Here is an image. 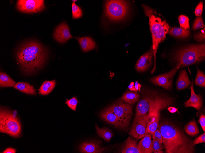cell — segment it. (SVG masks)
Wrapping results in <instances>:
<instances>
[{"instance_id": "cell-28", "label": "cell", "mask_w": 205, "mask_h": 153, "mask_svg": "<svg viewBox=\"0 0 205 153\" xmlns=\"http://www.w3.org/2000/svg\"><path fill=\"white\" fill-rule=\"evenodd\" d=\"M184 130L188 135L192 136L196 135L199 133L196 122L194 120L185 126Z\"/></svg>"}, {"instance_id": "cell-43", "label": "cell", "mask_w": 205, "mask_h": 153, "mask_svg": "<svg viewBox=\"0 0 205 153\" xmlns=\"http://www.w3.org/2000/svg\"><path fill=\"white\" fill-rule=\"evenodd\" d=\"M168 111L171 113H174L178 111V109L173 107H170L167 108Z\"/></svg>"}, {"instance_id": "cell-41", "label": "cell", "mask_w": 205, "mask_h": 153, "mask_svg": "<svg viewBox=\"0 0 205 153\" xmlns=\"http://www.w3.org/2000/svg\"><path fill=\"white\" fill-rule=\"evenodd\" d=\"M128 88L131 91L137 92V90H136L135 87L134 83V82H131L130 83V85L128 86Z\"/></svg>"}, {"instance_id": "cell-4", "label": "cell", "mask_w": 205, "mask_h": 153, "mask_svg": "<svg viewBox=\"0 0 205 153\" xmlns=\"http://www.w3.org/2000/svg\"><path fill=\"white\" fill-rule=\"evenodd\" d=\"M205 43L191 45L182 48L174 53L173 59L180 67H184L201 62L205 59Z\"/></svg>"}, {"instance_id": "cell-29", "label": "cell", "mask_w": 205, "mask_h": 153, "mask_svg": "<svg viewBox=\"0 0 205 153\" xmlns=\"http://www.w3.org/2000/svg\"><path fill=\"white\" fill-rule=\"evenodd\" d=\"M195 84L200 86L205 87V75L204 74L197 68V72L195 81Z\"/></svg>"}, {"instance_id": "cell-11", "label": "cell", "mask_w": 205, "mask_h": 153, "mask_svg": "<svg viewBox=\"0 0 205 153\" xmlns=\"http://www.w3.org/2000/svg\"><path fill=\"white\" fill-rule=\"evenodd\" d=\"M180 65L181 63H179L169 72L152 78L151 82L153 84L161 86L167 90L171 89L173 78L180 67Z\"/></svg>"}, {"instance_id": "cell-30", "label": "cell", "mask_w": 205, "mask_h": 153, "mask_svg": "<svg viewBox=\"0 0 205 153\" xmlns=\"http://www.w3.org/2000/svg\"><path fill=\"white\" fill-rule=\"evenodd\" d=\"M72 17L73 19H77L83 16V12L81 9L75 2L72 5Z\"/></svg>"}, {"instance_id": "cell-15", "label": "cell", "mask_w": 205, "mask_h": 153, "mask_svg": "<svg viewBox=\"0 0 205 153\" xmlns=\"http://www.w3.org/2000/svg\"><path fill=\"white\" fill-rule=\"evenodd\" d=\"M54 38L59 43H63L73 37L68 25L65 22L60 24L55 29L53 35Z\"/></svg>"}, {"instance_id": "cell-36", "label": "cell", "mask_w": 205, "mask_h": 153, "mask_svg": "<svg viewBox=\"0 0 205 153\" xmlns=\"http://www.w3.org/2000/svg\"><path fill=\"white\" fill-rule=\"evenodd\" d=\"M153 140H156L162 144V137L159 129H157L151 135Z\"/></svg>"}, {"instance_id": "cell-6", "label": "cell", "mask_w": 205, "mask_h": 153, "mask_svg": "<svg viewBox=\"0 0 205 153\" xmlns=\"http://www.w3.org/2000/svg\"><path fill=\"white\" fill-rule=\"evenodd\" d=\"M21 131V125L17 117L9 109L1 107L0 132L17 137L20 136Z\"/></svg>"}, {"instance_id": "cell-13", "label": "cell", "mask_w": 205, "mask_h": 153, "mask_svg": "<svg viewBox=\"0 0 205 153\" xmlns=\"http://www.w3.org/2000/svg\"><path fill=\"white\" fill-rule=\"evenodd\" d=\"M107 149V148L102 147L99 141L89 140L81 142L78 150L80 153H100L105 152Z\"/></svg>"}, {"instance_id": "cell-25", "label": "cell", "mask_w": 205, "mask_h": 153, "mask_svg": "<svg viewBox=\"0 0 205 153\" xmlns=\"http://www.w3.org/2000/svg\"><path fill=\"white\" fill-rule=\"evenodd\" d=\"M169 33L176 38H184L189 36L190 32L189 29H186L180 27L171 28L169 31Z\"/></svg>"}, {"instance_id": "cell-24", "label": "cell", "mask_w": 205, "mask_h": 153, "mask_svg": "<svg viewBox=\"0 0 205 153\" xmlns=\"http://www.w3.org/2000/svg\"><path fill=\"white\" fill-rule=\"evenodd\" d=\"M55 80L46 81L42 84L39 89V93L42 95H47L50 93L55 86Z\"/></svg>"}, {"instance_id": "cell-3", "label": "cell", "mask_w": 205, "mask_h": 153, "mask_svg": "<svg viewBox=\"0 0 205 153\" xmlns=\"http://www.w3.org/2000/svg\"><path fill=\"white\" fill-rule=\"evenodd\" d=\"M145 15L149 18V23L152 34L153 56L154 59V65L151 71L153 73L156 67V55L159 44L166 38V35L169 33L171 27L165 20H162L159 17L156 16L153 9L145 4H142Z\"/></svg>"}, {"instance_id": "cell-2", "label": "cell", "mask_w": 205, "mask_h": 153, "mask_svg": "<svg viewBox=\"0 0 205 153\" xmlns=\"http://www.w3.org/2000/svg\"><path fill=\"white\" fill-rule=\"evenodd\" d=\"M158 128L162 137L165 153H195L191 140L178 126L170 121L163 120L159 123Z\"/></svg>"}, {"instance_id": "cell-39", "label": "cell", "mask_w": 205, "mask_h": 153, "mask_svg": "<svg viewBox=\"0 0 205 153\" xmlns=\"http://www.w3.org/2000/svg\"><path fill=\"white\" fill-rule=\"evenodd\" d=\"M198 122L200 123L203 131H205V116L203 114H201L200 117Z\"/></svg>"}, {"instance_id": "cell-10", "label": "cell", "mask_w": 205, "mask_h": 153, "mask_svg": "<svg viewBox=\"0 0 205 153\" xmlns=\"http://www.w3.org/2000/svg\"><path fill=\"white\" fill-rule=\"evenodd\" d=\"M44 7L43 0H19L17 3L18 10L23 13H37L44 10Z\"/></svg>"}, {"instance_id": "cell-20", "label": "cell", "mask_w": 205, "mask_h": 153, "mask_svg": "<svg viewBox=\"0 0 205 153\" xmlns=\"http://www.w3.org/2000/svg\"><path fill=\"white\" fill-rule=\"evenodd\" d=\"M81 46V48L84 52H87L95 49L96 43L93 39L89 37H76Z\"/></svg>"}, {"instance_id": "cell-40", "label": "cell", "mask_w": 205, "mask_h": 153, "mask_svg": "<svg viewBox=\"0 0 205 153\" xmlns=\"http://www.w3.org/2000/svg\"><path fill=\"white\" fill-rule=\"evenodd\" d=\"M16 150L12 148H9L6 149L2 153H15Z\"/></svg>"}, {"instance_id": "cell-21", "label": "cell", "mask_w": 205, "mask_h": 153, "mask_svg": "<svg viewBox=\"0 0 205 153\" xmlns=\"http://www.w3.org/2000/svg\"><path fill=\"white\" fill-rule=\"evenodd\" d=\"M185 70L181 71L176 83L177 88L178 90L184 89L191 84Z\"/></svg>"}, {"instance_id": "cell-18", "label": "cell", "mask_w": 205, "mask_h": 153, "mask_svg": "<svg viewBox=\"0 0 205 153\" xmlns=\"http://www.w3.org/2000/svg\"><path fill=\"white\" fill-rule=\"evenodd\" d=\"M137 141L128 137L122 144L120 152L122 153H141L138 148Z\"/></svg>"}, {"instance_id": "cell-34", "label": "cell", "mask_w": 205, "mask_h": 153, "mask_svg": "<svg viewBox=\"0 0 205 153\" xmlns=\"http://www.w3.org/2000/svg\"><path fill=\"white\" fill-rule=\"evenodd\" d=\"M78 100L76 97H74L67 100L65 103L72 110L76 111Z\"/></svg>"}, {"instance_id": "cell-23", "label": "cell", "mask_w": 205, "mask_h": 153, "mask_svg": "<svg viewBox=\"0 0 205 153\" xmlns=\"http://www.w3.org/2000/svg\"><path fill=\"white\" fill-rule=\"evenodd\" d=\"M140 95L135 91H127L121 97V99L126 103L133 105L139 100Z\"/></svg>"}, {"instance_id": "cell-44", "label": "cell", "mask_w": 205, "mask_h": 153, "mask_svg": "<svg viewBox=\"0 0 205 153\" xmlns=\"http://www.w3.org/2000/svg\"><path fill=\"white\" fill-rule=\"evenodd\" d=\"M154 153H164V152L162 151V150L159 151L154 152Z\"/></svg>"}, {"instance_id": "cell-7", "label": "cell", "mask_w": 205, "mask_h": 153, "mask_svg": "<svg viewBox=\"0 0 205 153\" xmlns=\"http://www.w3.org/2000/svg\"><path fill=\"white\" fill-rule=\"evenodd\" d=\"M129 5L124 0H108L106 2L104 13L110 20L118 21L124 19L127 15Z\"/></svg>"}, {"instance_id": "cell-14", "label": "cell", "mask_w": 205, "mask_h": 153, "mask_svg": "<svg viewBox=\"0 0 205 153\" xmlns=\"http://www.w3.org/2000/svg\"><path fill=\"white\" fill-rule=\"evenodd\" d=\"M155 94L149 93L144 96L139 101L136 106L135 116L147 114Z\"/></svg>"}, {"instance_id": "cell-38", "label": "cell", "mask_w": 205, "mask_h": 153, "mask_svg": "<svg viewBox=\"0 0 205 153\" xmlns=\"http://www.w3.org/2000/svg\"><path fill=\"white\" fill-rule=\"evenodd\" d=\"M205 133L204 132L203 134H201L199 136L196 138L195 140L192 141V143L194 145H195L197 144L205 143Z\"/></svg>"}, {"instance_id": "cell-16", "label": "cell", "mask_w": 205, "mask_h": 153, "mask_svg": "<svg viewBox=\"0 0 205 153\" xmlns=\"http://www.w3.org/2000/svg\"><path fill=\"white\" fill-rule=\"evenodd\" d=\"M153 56L152 47L149 51L141 56L137 61L135 66L136 70L140 72L147 70L152 64Z\"/></svg>"}, {"instance_id": "cell-12", "label": "cell", "mask_w": 205, "mask_h": 153, "mask_svg": "<svg viewBox=\"0 0 205 153\" xmlns=\"http://www.w3.org/2000/svg\"><path fill=\"white\" fill-rule=\"evenodd\" d=\"M99 116L101 119L105 122L121 130H125L128 128L108 107L102 111Z\"/></svg>"}, {"instance_id": "cell-8", "label": "cell", "mask_w": 205, "mask_h": 153, "mask_svg": "<svg viewBox=\"0 0 205 153\" xmlns=\"http://www.w3.org/2000/svg\"><path fill=\"white\" fill-rule=\"evenodd\" d=\"M128 127L133 114L130 104L118 101L108 107Z\"/></svg>"}, {"instance_id": "cell-42", "label": "cell", "mask_w": 205, "mask_h": 153, "mask_svg": "<svg viewBox=\"0 0 205 153\" xmlns=\"http://www.w3.org/2000/svg\"><path fill=\"white\" fill-rule=\"evenodd\" d=\"M134 86L137 91H140V88L141 87V85L140 83H138L137 81H136L134 84Z\"/></svg>"}, {"instance_id": "cell-9", "label": "cell", "mask_w": 205, "mask_h": 153, "mask_svg": "<svg viewBox=\"0 0 205 153\" xmlns=\"http://www.w3.org/2000/svg\"><path fill=\"white\" fill-rule=\"evenodd\" d=\"M148 114L139 116H135L130 127L129 134L133 137L142 139L147 133Z\"/></svg>"}, {"instance_id": "cell-33", "label": "cell", "mask_w": 205, "mask_h": 153, "mask_svg": "<svg viewBox=\"0 0 205 153\" xmlns=\"http://www.w3.org/2000/svg\"><path fill=\"white\" fill-rule=\"evenodd\" d=\"M164 146L162 144H161L158 141L154 140L152 141V148L153 152H156L162 150L163 149Z\"/></svg>"}, {"instance_id": "cell-17", "label": "cell", "mask_w": 205, "mask_h": 153, "mask_svg": "<svg viewBox=\"0 0 205 153\" xmlns=\"http://www.w3.org/2000/svg\"><path fill=\"white\" fill-rule=\"evenodd\" d=\"M190 89L191 91V95L189 99L184 103L186 107H192L197 110H200L202 106L203 101L201 96L200 95L196 94L194 91L193 84L191 85Z\"/></svg>"}, {"instance_id": "cell-35", "label": "cell", "mask_w": 205, "mask_h": 153, "mask_svg": "<svg viewBox=\"0 0 205 153\" xmlns=\"http://www.w3.org/2000/svg\"><path fill=\"white\" fill-rule=\"evenodd\" d=\"M205 28L194 36V39L199 42H204L205 40Z\"/></svg>"}, {"instance_id": "cell-22", "label": "cell", "mask_w": 205, "mask_h": 153, "mask_svg": "<svg viewBox=\"0 0 205 153\" xmlns=\"http://www.w3.org/2000/svg\"><path fill=\"white\" fill-rule=\"evenodd\" d=\"M14 87L15 89L27 94L35 95L36 94L34 87L27 82H19L14 85Z\"/></svg>"}, {"instance_id": "cell-32", "label": "cell", "mask_w": 205, "mask_h": 153, "mask_svg": "<svg viewBox=\"0 0 205 153\" xmlns=\"http://www.w3.org/2000/svg\"><path fill=\"white\" fill-rule=\"evenodd\" d=\"M205 25L202 17L200 16L196 17L193 22L192 27L193 30H197L201 28H204Z\"/></svg>"}, {"instance_id": "cell-45", "label": "cell", "mask_w": 205, "mask_h": 153, "mask_svg": "<svg viewBox=\"0 0 205 153\" xmlns=\"http://www.w3.org/2000/svg\"><path fill=\"white\" fill-rule=\"evenodd\" d=\"M72 1H73V2H76L77 0H72Z\"/></svg>"}, {"instance_id": "cell-26", "label": "cell", "mask_w": 205, "mask_h": 153, "mask_svg": "<svg viewBox=\"0 0 205 153\" xmlns=\"http://www.w3.org/2000/svg\"><path fill=\"white\" fill-rule=\"evenodd\" d=\"M95 128L97 134L100 137L107 142L110 141L113 136V133L110 130L105 127L100 128L96 124Z\"/></svg>"}, {"instance_id": "cell-27", "label": "cell", "mask_w": 205, "mask_h": 153, "mask_svg": "<svg viewBox=\"0 0 205 153\" xmlns=\"http://www.w3.org/2000/svg\"><path fill=\"white\" fill-rule=\"evenodd\" d=\"M16 84V82L6 73L0 72V86L1 87H13Z\"/></svg>"}, {"instance_id": "cell-37", "label": "cell", "mask_w": 205, "mask_h": 153, "mask_svg": "<svg viewBox=\"0 0 205 153\" xmlns=\"http://www.w3.org/2000/svg\"><path fill=\"white\" fill-rule=\"evenodd\" d=\"M203 3L202 1L200 2L197 5L195 10L194 13L198 17L201 16L203 10Z\"/></svg>"}, {"instance_id": "cell-31", "label": "cell", "mask_w": 205, "mask_h": 153, "mask_svg": "<svg viewBox=\"0 0 205 153\" xmlns=\"http://www.w3.org/2000/svg\"><path fill=\"white\" fill-rule=\"evenodd\" d=\"M178 20L180 27L186 29H189V19L187 16L180 15L179 16Z\"/></svg>"}, {"instance_id": "cell-5", "label": "cell", "mask_w": 205, "mask_h": 153, "mask_svg": "<svg viewBox=\"0 0 205 153\" xmlns=\"http://www.w3.org/2000/svg\"><path fill=\"white\" fill-rule=\"evenodd\" d=\"M172 103L171 98L155 95L147 115V132L152 135L159 125L160 112Z\"/></svg>"}, {"instance_id": "cell-1", "label": "cell", "mask_w": 205, "mask_h": 153, "mask_svg": "<svg viewBox=\"0 0 205 153\" xmlns=\"http://www.w3.org/2000/svg\"><path fill=\"white\" fill-rule=\"evenodd\" d=\"M47 49L40 43L33 40L26 42L17 49L16 60L22 72L31 75L44 67L47 59Z\"/></svg>"}, {"instance_id": "cell-19", "label": "cell", "mask_w": 205, "mask_h": 153, "mask_svg": "<svg viewBox=\"0 0 205 153\" xmlns=\"http://www.w3.org/2000/svg\"><path fill=\"white\" fill-rule=\"evenodd\" d=\"M152 135L146 133L142 138L138 144V148L141 153L153 152L152 148Z\"/></svg>"}]
</instances>
